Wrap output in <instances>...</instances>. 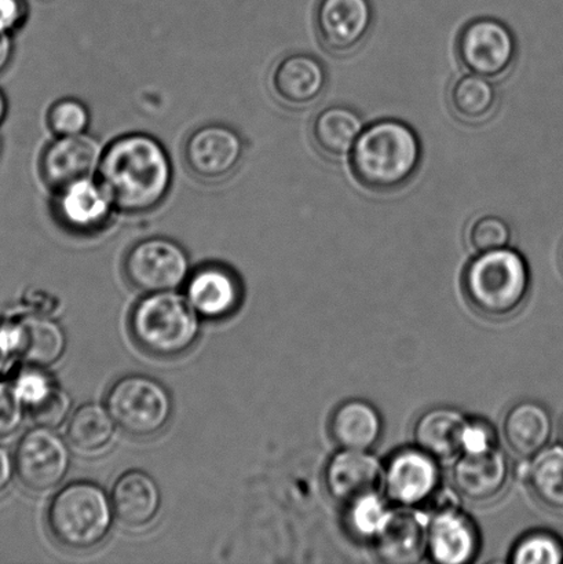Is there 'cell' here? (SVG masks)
<instances>
[{"label": "cell", "instance_id": "1", "mask_svg": "<svg viewBox=\"0 0 563 564\" xmlns=\"http://www.w3.org/2000/svg\"><path fill=\"white\" fill-rule=\"evenodd\" d=\"M96 176L118 212L140 215L162 206L173 187L174 170L158 138L130 132L104 148Z\"/></svg>", "mask_w": 563, "mask_h": 564}, {"label": "cell", "instance_id": "2", "mask_svg": "<svg viewBox=\"0 0 563 564\" xmlns=\"http://www.w3.org/2000/svg\"><path fill=\"white\" fill-rule=\"evenodd\" d=\"M423 147L412 126L380 119L366 126L350 153L351 173L367 191H401L421 170Z\"/></svg>", "mask_w": 563, "mask_h": 564}, {"label": "cell", "instance_id": "3", "mask_svg": "<svg viewBox=\"0 0 563 564\" xmlns=\"http://www.w3.org/2000/svg\"><path fill=\"white\" fill-rule=\"evenodd\" d=\"M531 286V269L526 257L510 247L476 253L462 274V291L468 306L494 321L520 312Z\"/></svg>", "mask_w": 563, "mask_h": 564}, {"label": "cell", "instance_id": "4", "mask_svg": "<svg viewBox=\"0 0 563 564\" xmlns=\"http://www.w3.org/2000/svg\"><path fill=\"white\" fill-rule=\"evenodd\" d=\"M201 315L174 291L147 293L130 314V334L141 350L156 358H176L201 336Z\"/></svg>", "mask_w": 563, "mask_h": 564}, {"label": "cell", "instance_id": "5", "mask_svg": "<svg viewBox=\"0 0 563 564\" xmlns=\"http://www.w3.org/2000/svg\"><path fill=\"white\" fill-rule=\"evenodd\" d=\"M112 499L101 486L79 480L61 489L47 508V528L64 549L75 552L96 549L113 524Z\"/></svg>", "mask_w": 563, "mask_h": 564}, {"label": "cell", "instance_id": "6", "mask_svg": "<svg viewBox=\"0 0 563 564\" xmlns=\"http://www.w3.org/2000/svg\"><path fill=\"white\" fill-rule=\"evenodd\" d=\"M107 409L124 433L151 438L167 427L174 403L159 380L147 375H127L110 386Z\"/></svg>", "mask_w": 563, "mask_h": 564}, {"label": "cell", "instance_id": "7", "mask_svg": "<svg viewBox=\"0 0 563 564\" xmlns=\"http://www.w3.org/2000/svg\"><path fill=\"white\" fill-rule=\"evenodd\" d=\"M455 52L468 74L500 80L515 69L520 47L515 32L504 21L478 17L462 28Z\"/></svg>", "mask_w": 563, "mask_h": 564}, {"label": "cell", "instance_id": "8", "mask_svg": "<svg viewBox=\"0 0 563 564\" xmlns=\"http://www.w3.org/2000/svg\"><path fill=\"white\" fill-rule=\"evenodd\" d=\"M123 272L138 291H175L190 279L191 259L178 242L167 237H148L126 252Z\"/></svg>", "mask_w": 563, "mask_h": 564}, {"label": "cell", "instance_id": "9", "mask_svg": "<svg viewBox=\"0 0 563 564\" xmlns=\"http://www.w3.org/2000/svg\"><path fill=\"white\" fill-rule=\"evenodd\" d=\"M246 145L239 131L223 123L197 127L182 145V162L193 178L217 184L228 180L245 158Z\"/></svg>", "mask_w": 563, "mask_h": 564}, {"label": "cell", "instance_id": "10", "mask_svg": "<svg viewBox=\"0 0 563 564\" xmlns=\"http://www.w3.org/2000/svg\"><path fill=\"white\" fill-rule=\"evenodd\" d=\"M443 473L437 458L415 447L391 455L385 466L383 488L388 499L405 510H418L437 499Z\"/></svg>", "mask_w": 563, "mask_h": 564}, {"label": "cell", "instance_id": "11", "mask_svg": "<svg viewBox=\"0 0 563 564\" xmlns=\"http://www.w3.org/2000/svg\"><path fill=\"white\" fill-rule=\"evenodd\" d=\"M15 473L25 488L43 494L57 488L69 471L71 453L66 442L54 429L28 431L17 445Z\"/></svg>", "mask_w": 563, "mask_h": 564}, {"label": "cell", "instance_id": "12", "mask_svg": "<svg viewBox=\"0 0 563 564\" xmlns=\"http://www.w3.org/2000/svg\"><path fill=\"white\" fill-rule=\"evenodd\" d=\"M373 19L371 0H318L314 31L325 52L346 57L367 41Z\"/></svg>", "mask_w": 563, "mask_h": 564}, {"label": "cell", "instance_id": "13", "mask_svg": "<svg viewBox=\"0 0 563 564\" xmlns=\"http://www.w3.org/2000/svg\"><path fill=\"white\" fill-rule=\"evenodd\" d=\"M52 209L57 224L77 236L96 235L109 225L115 204L96 176L54 193Z\"/></svg>", "mask_w": 563, "mask_h": 564}, {"label": "cell", "instance_id": "14", "mask_svg": "<svg viewBox=\"0 0 563 564\" xmlns=\"http://www.w3.org/2000/svg\"><path fill=\"white\" fill-rule=\"evenodd\" d=\"M104 148L87 134L55 137L39 159V174L53 193L97 175Z\"/></svg>", "mask_w": 563, "mask_h": 564}, {"label": "cell", "instance_id": "15", "mask_svg": "<svg viewBox=\"0 0 563 564\" xmlns=\"http://www.w3.org/2000/svg\"><path fill=\"white\" fill-rule=\"evenodd\" d=\"M510 460L498 445L463 451L452 469L457 494L474 505H488L505 494L510 480Z\"/></svg>", "mask_w": 563, "mask_h": 564}, {"label": "cell", "instance_id": "16", "mask_svg": "<svg viewBox=\"0 0 563 564\" xmlns=\"http://www.w3.org/2000/svg\"><path fill=\"white\" fill-rule=\"evenodd\" d=\"M270 90L285 108L313 107L328 86V72L322 59L308 53H290L275 61L269 76Z\"/></svg>", "mask_w": 563, "mask_h": 564}, {"label": "cell", "instance_id": "17", "mask_svg": "<svg viewBox=\"0 0 563 564\" xmlns=\"http://www.w3.org/2000/svg\"><path fill=\"white\" fill-rule=\"evenodd\" d=\"M481 550V533L467 512L450 501L440 502L427 524V551L440 564H467Z\"/></svg>", "mask_w": 563, "mask_h": 564}, {"label": "cell", "instance_id": "18", "mask_svg": "<svg viewBox=\"0 0 563 564\" xmlns=\"http://www.w3.org/2000/svg\"><path fill=\"white\" fill-rule=\"evenodd\" d=\"M385 467L368 452L340 449L324 468V485L329 497L342 506L383 488Z\"/></svg>", "mask_w": 563, "mask_h": 564}, {"label": "cell", "instance_id": "19", "mask_svg": "<svg viewBox=\"0 0 563 564\" xmlns=\"http://www.w3.org/2000/svg\"><path fill=\"white\" fill-rule=\"evenodd\" d=\"M14 357L30 367L48 368L63 358L66 335L57 321L31 314L0 326Z\"/></svg>", "mask_w": 563, "mask_h": 564}, {"label": "cell", "instance_id": "20", "mask_svg": "<svg viewBox=\"0 0 563 564\" xmlns=\"http://www.w3.org/2000/svg\"><path fill=\"white\" fill-rule=\"evenodd\" d=\"M185 286L187 301L203 318H228L240 307L241 282L234 270L224 264H203L191 273Z\"/></svg>", "mask_w": 563, "mask_h": 564}, {"label": "cell", "instance_id": "21", "mask_svg": "<svg viewBox=\"0 0 563 564\" xmlns=\"http://www.w3.org/2000/svg\"><path fill=\"white\" fill-rule=\"evenodd\" d=\"M375 555L389 564H412L427 551V528L413 510L390 511L382 528L371 541Z\"/></svg>", "mask_w": 563, "mask_h": 564}, {"label": "cell", "instance_id": "22", "mask_svg": "<svg viewBox=\"0 0 563 564\" xmlns=\"http://www.w3.org/2000/svg\"><path fill=\"white\" fill-rule=\"evenodd\" d=\"M472 420L459 409L439 406L419 416L413 427V440L419 449L437 458L451 460L461 455Z\"/></svg>", "mask_w": 563, "mask_h": 564}, {"label": "cell", "instance_id": "23", "mask_svg": "<svg viewBox=\"0 0 563 564\" xmlns=\"http://www.w3.org/2000/svg\"><path fill=\"white\" fill-rule=\"evenodd\" d=\"M366 129L362 116L347 105H329L313 116L311 140L314 149L329 162H340L355 148Z\"/></svg>", "mask_w": 563, "mask_h": 564}, {"label": "cell", "instance_id": "24", "mask_svg": "<svg viewBox=\"0 0 563 564\" xmlns=\"http://www.w3.org/2000/svg\"><path fill=\"white\" fill-rule=\"evenodd\" d=\"M110 499L115 517L130 529L149 527L158 518L163 505L156 480L140 469L121 475Z\"/></svg>", "mask_w": 563, "mask_h": 564}, {"label": "cell", "instance_id": "25", "mask_svg": "<svg viewBox=\"0 0 563 564\" xmlns=\"http://www.w3.org/2000/svg\"><path fill=\"white\" fill-rule=\"evenodd\" d=\"M504 434L516 455L531 458L545 449L553 438V414L538 401L518 402L506 413Z\"/></svg>", "mask_w": 563, "mask_h": 564}, {"label": "cell", "instance_id": "26", "mask_svg": "<svg viewBox=\"0 0 563 564\" xmlns=\"http://www.w3.org/2000/svg\"><path fill=\"white\" fill-rule=\"evenodd\" d=\"M329 435L340 449L368 452L383 435V419L371 402H342L329 419Z\"/></svg>", "mask_w": 563, "mask_h": 564}, {"label": "cell", "instance_id": "27", "mask_svg": "<svg viewBox=\"0 0 563 564\" xmlns=\"http://www.w3.org/2000/svg\"><path fill=\"white\" fill-rule=\"evenodd\" d=\"M446 101L452 116L466 126H481L499 108V90L487 77L467 74L451 82Z\"/></svg>", "mask_w": 563, "mask_h": 564}, {"label": "cell", "instance_id": "28", "mask_svg": "<svg viewBox=\"0 0 563 564\" xmlns=\"http://www.w3.org/2000/svg\"><path fill=\"white\" fill-rule=\"evenodd\" d=\"M533 499L550 512L563 516V445L548 446L523 467Z\"/></svg>", "mask_w": 563, "mask_h": 564}, {"label": "cell", "instance_id": "29", "mask_svg": "<svg viewBox=\"0 0 563 564\" xmlns=\"http://www.w3.org/2000/svg\"><path fill=\"white\" fill-rule=\"evenodd\" d=\"M115 431L116 423L107 406L86 403L72 414L66 436L77 452L98 455L110 445Z\"/></svg>", "mask_w": 563, "mask_h": 564}, {"label": "cell", "instance_id": "30", "mask_svg": "<svg viewBox=\"0 0 563 564\" xmlns=\"http://www.w3.org/2000/svg\"><path fill=\"white\" fill-rule=\"evenodd\" d=\"M511 239L510 224L500 215L492 213L476 215L465 230L466 245L476 253L501 250L510 246Z\"/></svg>", "mask_w": 563, "mask_h": 564}, {"label": "cell", "instance_id": "31", "mask_svg": "<svg viewBox=\"0 0 563 564\" xmlns=\"http://www.w3.org/2000/svg\"><path fill=\"white\" fill-rule=\"evenodd\" d=\"M515 564H561L563 541L549 530L523 534L512 546L509 557Z\"/></svg>", "mask_w": 563, "mask_h": 564}, {"label": "cell", "instance_id": "32", "mask_svg": "<svg viewBox=\"0 0 563 564\" xmlns=\"http://www.w3.org/2000/svg\"><path fill=\"white\" fill-rule=\"evenodd\" d=\"M346 523L355 538L372 541L390 510L379 494L361 497L346 506Z\"/></svg>", "mask_w": 563, "mask_h": 564}, {"label": "cell", "instance_id": "33", "mask_svg": "<svg viewBox=\"0 0 563 564\" xmlns=\"http://www.w3.org/2000/svg\"><path fill=\"white\" fill-rule=\"evenodd\" d=\"M90 110L80 99L66 97L52 104L47 110L46 123L54 137L87 134L90 127Z\"/></svg>", "mask_w": 563, "mask_h": 564}, {"label": "cell", "instance_id": "34", "mask_svg": "<svg viewBox=\"0 0 563 564\" xmlns=\"http://www.w3.org/2000/svg\"><path fill=\"white\" fill-rule=\"evenodd\" d=\"M13 383L28 412L46 401L58 387L44 368L30 367V365L21 370Z\"/></svg>", "mask_w": 563, "mask_h": 564}, {"label": "cell", "instance_id": "35", "mask_svg": "<svg viewBox=\"0 0 563 564\" xmlns=\"http://www.w3.org/2000/svg\"><path fill=\"white\" fill-rule=\"evenodd\" d=\"M25 411L13 381L0 380V441L20 430Z\"/></svg>", "mask_w": 563, "mask_h": 564}, {"label": "cell", "instance_id": "36", "mask_svg": "<svg viewBox=\"0 0 563 564\" xmlns=\"http://www.w3.org/2000/svg\"><path fill=\"white\" fill-rule=\"evenodd\" d=\"M72 409V400L65 390L57 389L46 401L31 411V416L37 425L43 427L58 429L68 419Z\"/></svg>", "mask_w": 563, "mask_h": 564}, {"label": "cell", "instance_id": "37", "mask_svg": "<svg viewBox=\"0 0 563 564\" xmlns=\"http://www.w3.org/2000/svg\"><path fill=\"white\" fill-rule=\"evenodd\" d=\"M28 15L26 0H0V32L13 35L24 26Z\"/></svg>", "mask_w": 563, "mask_h": 564}, {"label": "cell", "instance_id": "38", "mask_svg": "<svg viewBox=\"0 0 563 564\" xmlns=\"http://www.w3.org/2000/svg\"><path fill=\"white\" fill-rule=\"evenodd\" d=\"M14 462L10 453L0 446V495L8 490L14 474Z\"/></svg>", "mask_w": 563, "mask_h": 564}, {"label": "cell", "instance_id": "39", "mask_svg": "<svg viewBox=\"0 0 563 564\" xmlns=\"http://www.w3.org/2000/svg\"><path fill=\"white\" fill-rule=\"evenodd\" d=\"M13 41L8 33L0 32V74H3L13 58Z\"/></svg>", "mask_w": 563, "mask_h": 564}, {"label": "cell", "instance_id": "40", "mask_svg": "<svg viewBox=\"0 0 563 564\" xmlns=\"http://www.w3.org/2000/svg\"><path fill=\"white\" fill-rule=\"evenodd\" d=\"M13 357V352L10 350V346L8 340H6L3 330L0 329V375L4 372L6 368H8L10 359Z\"/></svg>", "mask_w": 563, "mask_h": 564}, {"label": "cell", "instance_id": "41", "mask_svg": "<svg viewBox=\"0 0 563 564\" xmlns=\"http://www.w3.org/2000/svg\"><path fill=\"white\" fill-rule=\"evenodd\" d=\"M9 112V102L8 98H6L4 93L0 90V124L3 123L6 116Z\"/></svg>", "mask_w": 563, "mask_h": 564}, {"label": "cell", "instance_id": "42", "mask_svg": "<svg viewBox=\"0 0 563 564\" xmlns=\"http://www.w3.org/2000/svg\"><path fill=\"white\" fill-rule=\"evenodd\" d=\"M560 262H561V269H562V272H563V245L561 247V252H560Z\"/></svg>", "mask_w": 563, "mask_h": 564}, {"label": "cell", "instance_id": "43", "mask_svg": "<svg viewBox=\"0 0 563 564\" xmlns=\"http://www.w3.org/2000/svg\"><path fill=\"white\" fill-rule=\"evenodd\" d=\"M0 154H2V141H0Z\"/></svg>", "mask_w": 563, "mask_h": 564}, {"label": "cell", "instance_id": "44", "mask_svg": "<svg viewBox=\"0 0 563 564\" xmlns=\"http://www.w3.org/2000/svg\"><path fill=\"white\" fill-rule=\"evenodd\" d=\"M562 440H563V423H562Z\"/></svg>", "mask_w": 563, "mask_h": 564}]
</instances>
